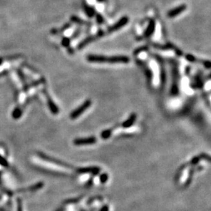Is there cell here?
I'll return each mask as SVG.
<instances>
[{
  "label": "cell",
  "instance_id": "obj_16",
  "mask_svg": "<svg viewBox=\"0 0 211 211\" xmlns=\"http://www.w3.org/2000/svg\"><path fill=\"white\" fill-rule=\"evenodd\" d=\"M111 133H112V130H111V129L104 130L103 132L101 133V138H102V139H108V138L111 136Z\"/></svg>",
  "mask_w": 211,
  "mask_h": 211
},
{
  "label": "cell",
  "instance_id": "obj_7",
  "mask_svg": "<svg viewBox=\"0 0 211 211\" xmlns=\"http://www.w3.org/2000/svg\"><path fill=\"white\" fill-rule=\"evenodd\" d=\"M186 9H187V6L185 5V4H182V5L178 6V7H175V8L170 10V11L167 13V16H168V17H170V18H174V17H175V16L180 15L181 13H183V12L185 11Z\"/></svg>",
  "mask_w": 211,
  "mask_h": 211
},
{
  "label": "cell",
  "instance_id": "obj_3",
  "mask_svg": "<svg viewBox=\"0 0 211 211\" xmlns=\"http://www.w3.org/2000/svg\"><path fill=\"white\" fill-rule=\"evenodd\" d=\"M104 34H105V32H104L103 31H102V30H99V31H98V32L96 33V34H94V35L88 36V37H87L86 38H84V40L81 41L79 44L78 45V47H77V49H78V50L84 49L85 46H87L88 45H89L90 43H92V42L96 41V39H98V38H99L104 36Z\"/></svg>",
  "mask_w": 211,
  "mask_h": 211
},
{
  "label": "cell",
  "instance_id": "obj_6",
  "mask_svg": "<svg viewBox=\"0 0 211 211\" xmlns=\"http://www.w3.org/2000/svg\"><path fill=\"white\" fill-rule=\"evenodd\" d=\"M96 142V138L95 137H89L86 138H76L74 140V144L75 146H85V145H92Z\"/></svg>",
  "mask_w": 211,
  "mask_h": 211
},
{
  "label": "cell",
  "instance_id": "obj_11",
  "mask_svg": "<svg viewBox=\"0 0 211 211\" xmlns=\"http://www.w3.org/2000/svg\"><path fill=\"white\" fill-rule=\"evenodd\" d=\"M77 171L80 174H86V173H92V174H96L99 173L100 171V168L97 167H83V168H78L77 169Z\"/></svg>",
  "mask_w": 211,
  "mask_h": 211
},
{
  "label": "cell",
  "instance_id": "obj_15",
  "mask_svg": "<svg viewBox=\"0 0 211 211\" xmlns=\"http://www.w3.org/2000/svg\"><path fill=\"white\" fill-rule=\"evenodd\" d=\"M70 20H71L73 22H74V23H77V24H79V25H90V23H88V22H85V21L79 19L78 17H77V16H72L71 18H70Z\"/></svg>",
  "mask_w": 211,
  "mask_h": 211
},
{
  "label": "cell",
  "instance_id": "obj_14",
  "mask_svg": "<svg viewBox=\"0 0 211 211\" xmlns=\"http://www.w3.org/2000/svg\"><path fill=\"white\" fill-rule=\"evenodd\" d=\"M48 101H49V107H50V110H51V111H52V114H58V113H59L58 107H57L56 106V104L54 103L53 102H52V99H51L49 97H48Z\"/></svg>",
  "mask_w": 211,
  "mask_h": 211
},
{
  "label": "cell",
  "instance_id": "obj_9",
  "mask_svg": "<svg viewBox=\"0 0 211 211\" xmlns=\"http://www.w3.org/2000/svg\"><path fill=\"white\" fill-rule=\"evenodd\" d=\"M155 29H156V21L153 19H150L148 27L146 28V31L144 32V36L146 38H150L152 34L154 33Z\"/></svg>",
  "mask_w": 211,
  "mask_h": 211
},
{
  "label": "cell",
  "instance_id": "obj_1",
  "mask_svg": "<svg viewBox=\"0 0 211 211\" xmlns=\"http://www.w3.org/2000/svg\"><path fill=\"white\" fill-rule=\"evenodd\" d=\"M87 60L90 63H128L130 59L126 56H104L101 55L90 54L87 56Z\"/></svg>",
  "mask_w": 211,
  "mask_h": 211
},
{
  "label": "cell",
  "instance_id": "obj_12",
  "mask_svg": "<svg viewBox=\"0 0 211 211\" xmlns=\"http://www.w3.org/2000/svg\"><path fill=\"white\" fill-rule=\"evenodd\" d=\"M137 115L135 114H132L130 115V117L127 119L124 122H123L122 123V127L124 128H128L130 127H132L133 125V123H135V121L136 120Z\"/></svg>",
  "mask_w": 211,
  "mask_h": 211
},
{
  "label": "cell",
  "instance_id": "obj_19",
  "mask_svg": "<svg viewBox=\"0 0 211 211\" xmlns=\"http://www.w3.org/2000/svg\"><path fill=\"white\" fill-rule=\"evenodd\" d=\"M147 50H148V47H146V46H144V47H140V48H138V49H135V52H134V55H137V54H139L140 52H145V51H147Z\"/></svg>",
  "mask_w": 211,
  "mask_h": 211
},
{
  "label": "cell",
  "instance_id": "obj_24",
  "mask_svg": "<svg viewBox=\"0 0 211 211\" xmlns=\"http://www.w3.org/2000/svg\"><path fill=\"white\" fill-rule=\"evenodd\" d=\"M200 157H199V156H197V157H195L193 159H192V162H191V164H197V163L200 161Z\"/></svg>",
  "mask_w": 211,
  "mask_h": 211
},
{
  "label": "cell",
  "instance_id": "obj_25",
  "mask_svg": "<svg viewBox=\"0 0 211 211\" xmlns=\"http://www.w3.org/2000/svg\"><path fill=\"white\" fill-rule=\"evenodd\" d=\"M100 211H109V207L107 206H105L102 208Z\"/></svg>",
  "mask_w": 211,
  "mask_h": 211
},
{
  "label": "cell",
  "instance_id": "obj_22",
  "mask_svg": "<svg viewBox=\"0 0 211 211\" xmlns=\"http://www.w3.org/2000/svg\"><path fill=\"white\" fill-rule=\"evenodd\" d=\"M108 179V175L106 174H103L101 175V177H100V180H101V182L102 183H106V181H107Z\"/></svg>",
  "mask_w": 211,
  "mask_h": 211
},
{
  "label": "cell",
  "instance_id": "obj_5",
  "mask_svg": "<svg viewBox=\"0 0 211 211\" xmlns=\"http://www.w3.org/2000/svg\"><path fill=\"white\" fill-rule=\"evenodd\" d=\"M128 21H129V19L128 16H122V17L120 18L118 21H117V23H115L114 25H113V26L110 27V28H108L107 32L113 33V32H115V31H118V30H120V28H123L125 25H127V24L128 23Z\"/></svg>",
  "mask_w": 211,
  "mask_h": 211
},
{
  "label": "cell",
  "instance_id": "obj_13",
  "mask_svg": "<svg viewBox=\"0 0 211 211\" xmlns=\"http://www.w3.org/2000/svg\"><path fill=\"white\" fill-rule=\"evenodd\" d=\"M83 7H84V12H85V14L87 15V16H88L89 18L92 17V16H95V14H96V10H95V9L93 8V7H90V6H88L87 3H84V5H83Z\"/></svg>",
  "mask_w": 211,
  "mask_h": 211
},
{
  "label": "cell",
  "instance_id": "obj_4",
  "mask_svg": "<svg viewBox=\"0 0 211 211\" xmlns=\"http://www.w3.org/2000/svg\"><path fill=\"white\" fill-rule=\"evenodd\" d=\"M91 105L92 101L90 100V99H88V100H86L85 102H83V103L79 107L77 108L76 110H74L70 114V119H71V120H75V119H77L78 117H79L81 114H84V111H86L91 106Z\"/></svg>",
  "mask_w": 211,
  "mask_h": 211
},
{
  "label": "cell",
  "instance_id": "obj_2",
  "mask_svg": "<svg viewBox=\"0 0 211 211\" xmlns=\"http://www.w3.org/2000/svg\"><path fill=\"white\" fill-rule=\"evenodd\" d=\"M170 64H171V80H172L170 93H171V96H177L179 93L178 65H177V61L174 60H170Z\"/></svg>",
  "mask_w": 211,
  "mask_h": 211
},
{
  "label": "cell",
  "instance_id": "obj_18",
  "mask_svg": "<svg viewBox=\"0 0 211 211\" xmlns=\"http://www.w3.org/2000/svg\"><path fill=\"white\" fill-rule=\"evenodd\" d=\"M185 59H186L188 61L191 62V63H195V62L196 61V59H195V57L194 56L191 55V54H187V55L185 56Z\"/></svg>",
  "mask_w": 211,
  "mask_h": 211
},
{
  "label": "cell",
  "instance_id": "obj_26",
  "mask_svg": "<svg viewBox=\"0 0 211 211\" xmlns=\"http://www.w3.org/2000/svg\"><path fill=\"white\" fill-rule=\"evenodd\" d=\"M97 2H104L105 0H96Z\"/></svg>",
  "mask_w": 211,
  "mask_h": 211
},
{
  "label": "cell",
  "instance_id": "obj_23",
  "mask_svg": "<svg viewBox=\"0 0 211 211\" xmlns=\"http://www.w3.org/2000/svg\"><path fill=\"white\" fill-rule=\"evenodd\" d=\"M203 64L206 69L210 68V62L209 60H204V61H203Z\"/></svg>",
  "mask_w": 211,
  "mask_h": 211
},
{
  "label": "cell",
  "instance_id": "obj_8",
  "mask_svg": "<svg viewBox=\"0 0 211 211\" xmlns=\"http://www.w3.org/2000/svg\"><path fill=\"white\" fill-rule=\"evenodd\" d=\"M156 58L157 59L158 63L159 65V70H160V81L162 84V86H164L166 81V71L164 68V62L162 58H160L158 56H156Z\"/></svg>",
  "mask_w": 211,
  "mask_h": 211
},
{
  "label": "cell",
  "instance_id": "obj_20",
  "mask_svg": "<svg viewBox=\"0 0 211 211\" xmlns=\"http://www.w3.org/2000/svg\"><path fill=\"white\" fill-rule=\"evenodd\" d=\"M96 21H97V23L99 24V25H102V24L104 22V19H103V17H102V15L99 14V13H96Z\"/></svg>",
  "mask_w": 211,
  "mask_h": 211
},
{
  "label": "cell",
  "instance_id": "obj_21",
  "mask_svg": "<svg viewBox=\"0 0 211 211\" xmlns=\"http://www.w3.org/2000/svg\"><path fill=\"white\" fill-rule=\"evenodd\" d=\"M146 76H147L149 81H151L152 78H153V74H152V71L150 70V69H147V70H146Z\"/></svg>",
  "mask_w": 211,
  "mask_h": 211
},
{
  "label": "cell",
  "instance_id": "obj_10",
  "mask_svg": "<svg viewBox=\"0 0 211 211\" xmlns=\"http://www.w3.org/2000/svg\"><path fill=\"white\" fill-rule=\"evenodd\" d=\"M153 46H154L155 48H156V49H161V50H168V49H173V50L175 51V52L177 54V56H182V52H181L180 50H178V49H177V48L175 47V46H173L172 44H171V43H167V44L163 45V46H161V45L155 44V45H153Z\"/></svg>",
  "mask_w": 211,
  "mask_h": 211
},
{
  "label": "cell",
  "instance_id": "obj_17",
  "mask_svg": "<svg viewBox=\"0 0 211 211\" xmlns=\"http://www.w3.org/2000/svg\"><path fill=\"white\" fill-rule=\"evenodd\" d=\"M62 46H63V47L65 48H68L69 46H70V38H63V39H62Z\"/></svg>",
  "mask_w": 211,
  "mask_h": 211
}]
</instances>
